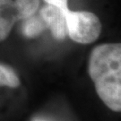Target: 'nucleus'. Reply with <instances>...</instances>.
I'll return each mask as SVG.
<instances>
[{"mask_svg": "<svg viewBox=\"0 0 121 121\" xmlns=\"http://www.w3.org/2000/svg\"><path fill=\"white\" fill-rule=\"evenodd\" d=\"M88 73L100 99L113 111L121 110V45L105 43L92 49Z\"/></svg>", "mask_w": 121, "mask_h": 121, "instance_id": "nucleus-1", "label": "nucleus"}, {"mask_svg": "<svg viewBox=\"0 0 121 121\" xmlns=\"http://www.w3.org/2000/svg\"><path fill=\"white\" fill-rule=\"evenodd\" d=\"M67 36L79 44L96 41L102 30V24L95 13L89 11H66Z\"/></svg>", "mask_w": 121, "mask_h": 121, "instance_id": "nucleus-2", "label": "nucleus"}, {"mask_svg": "<svg viewBox=\"0 0 121 121\" xmlns=\"http://www.w3.org/2000/svg\"><path fill=\"white\" fill-rule=\"evenodd\" d=\"M67 10H63L56 5L47 4L39 11V15L45 22L47 30H50L52 36L57 40H62L67 36Z\"/></svg>", "mask_w": 121, "mask_h": 121, "instance_id": "nucleus-3", "label": "nucleus"}, {"mask_svg": "<svg viewBox=\"0 0 121 121\" xmlns=\"http://www.w3.org/2000/svg\"><path fill=\"white\" fill-rule=\"evenodd\" d=\"M18 21H22V16L15 0H0V42L8 37Z\"/></svg>", "mask_w": 121, "mask_h": 121, "instance_id": "nucleus-4", "label": "nucleus"}, {"mask_svg": "<svg viewBox=\"0 0 121 121\" xmlns=\"http://www.w3.org/2000/svg\"><path fill=\"white\" fill-rule=\"evenodd\" d=\"M21 29L23 36L29 39H33L39 37L44 30H47V27L41 17L35 13L32 16L22 20Z\"/></svg>", "mask_w": 121, "mask_h": 121, "instance_id": "nucleus-5", "label": "nucleus"}, {"mask_svg": "<svg viewBox=\"0 0 121 121\" xmlns=\"http://www.w3.org/2000/svg\"><path fill=\"white\" fill-rule=\"evenodd\" d=\"M20 85V79L12 67L0 64V86L16 88Z\"/></svg>", "mask_w": 121, "mask_h": 121, "instance_id": "nucleus-6", "label": "nucleus"}, {"mask_svg": "<svg viewBox=\"0 0 121 121\" xmlns=\"http://www.w3.org/2000/svg\"><path fill=\"white\" fill-rule=\"evenodd\" d=\"M20 10L22 21L37 13L39 8V0H15Z\"/></svg>", "mask_w": 121, "mask_h": 121, "instance_id": "nucleus-7", "label": "nucleus"}, {"mask_svg": "<svg viewBox=\"0 0 121 121\" xmlns=\"http://www.w3.org/2000/svg\"><path fill=\"white\" fill-rule=\"evenodd\" d=\"M46 4H53L57 7H60L63 10H67L68 8V0H44Z\"/></svg>", "mask_w": 121, "mask_h": 121, "instance_id": "nucleus-8", "label": "nucleus"}]
</instances>
